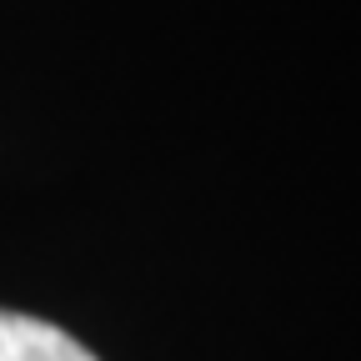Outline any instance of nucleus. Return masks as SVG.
<instances>
[{
	"mask_svg": "<svg viewBox=\"0 0 361 361\" xmlns=\"http://www.w3.org/2000/svg\"><path fill=\"white\" fill-rule=\"evenodd\" d=\"M0 361H101V356L40 316L0 311Z\"/></svg>",
	"mask_w": 361,
	"mask_h": 361,
	"instance_id": "1",
	"label": "nucleus"
}]
</instances>
